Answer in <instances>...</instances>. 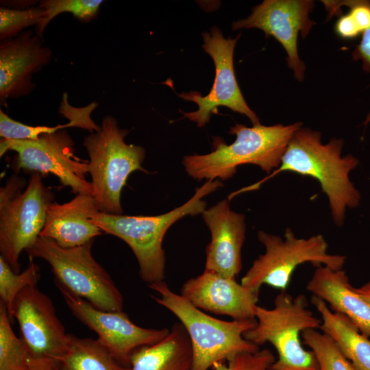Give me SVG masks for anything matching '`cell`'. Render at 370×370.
<instances>
[{
	"mask_svg": "<svg viewBox=\"0 0 370 370\" xmlns=\"http://www.w3.org/2000/svg\"><path fill=\"white\" fill-rule=\"evenodd\" d=\"M180 295L200 310L237 321L256 319L258 293L234 278L204 271L184 283Z\"/></svg>",
	"mask_w": 370,
	"mask_h": 370,
	"instance_id": "cell-16",
	"label": "cell"
},
{
	"mask_svg": "<svg viewBox=\"0 0 370 370\" xmlns=\"http://www.w3.org/2000/svg\"><path fill=\"white\" fill-rule=\"evenodd\" d=\"M301 336L304 343L314 354L318 370H357L328 335L309 329L303 331Z\"/></svg>",
	"mask_w": 370,
	"mask_h": 370,
	"instance_id": "cell-24",
	"label": "cell"
},
{
	"mask_svg": "<svg viewBox=\"0 0 370 370\" xmlns=\"http://www.w3.org/2000/svg\"><path fill=\"white\" fill-rule=\"evenodd\" d=\"M99 212L94 197L89 194H77L64 204L53 201L48 208L40 236L52 239L63 248L84 245L103 233L90 221Z\"/></svg>",
	"mask_w": 370,
	"mask_h": 370,
	"instance_id": "cell-18",
	"label": "cell"
},
{
	"mask_svg": "<svg viewBox=\"0 0 370 370\" xmlns=\"http://www.w3.org/2000/svg\"><path fill=\"white\" fill-rule=\"evenodd\" d=\"M45 14L39 5L26 9L0 8V40L11 39L30 26H37Z\"/></svg>",
	"mask_w": 370,
	"mask_h": 370,
	"instance_id": "cell-27",
	"label": "cell"
},
{
	"mask_svg": "<svg viewBox=\"0 0 370 370\" xmlns=\"http://www.w3.org/2000/svg\"><path fill=\"white\" fill-rule=\"evenodd\" d=\"M258 239L265 252L253 262L241 282L256 293L264 284L285 291L295 269L306 262L335 270L342 269L345 263V256L328 254V245L321 234L299 238L288 227L283 238L260 230Z\"/></svg>",
	"mask_w": 370,
	"mask_h": 370,
	"instance_id": "cell-8",
	"label": "cell"
},
{
	"mask_svg": "<svg viewBox=\"0 0 370 370\" xmlns=\"http://www.w3.org/2000/svg\"><path fill=\"white\" fill-rule=\"evenodd\" d=\"M370 121V114L369 116L367 118L365 122L364 123L365 125H367V123H369Z\"/></svg>",
	"mask_w": 370,
	"mask_h": 370,
	"instance_id": "cell-35",
	"label": "cell"
},
{
	"mask_svg": "<svg viewBox=\"0 0 370 370\" xmlns=\"http://www.w3.org/2000/svg\"><path fill=\"white\" fill-rule=\"evenodd\" d=\"M311 301L321 315L322 332L328 335L357 370H370V339L343 314L332 311L316 296Z\"/></svg>",
	"mask_w": 370,
	"mask_h": 370,
	"instance_id": "cell-21",
	"label": "cell"
},
{
	"mask_svg": "<svg viewBox=\"0 0 370 370\" xmlns=\"http://www.w3.org/2000/svg\"><path fill=\"white\" fill-rule=\"evenodd\" d=\"M53 198L40 173H33L25 191L0 206V257L15 273L20 271L21 252L40 236Z\"/></svg>",
	"mask_w": 370,
	"mask_h": 370,
	"instance_id": "cell-11",
	"label": "cell"
},
{
	"mask_svg": "<svg viewBox=\"0 0 370 370\" xmlns=\"http://www.w3.org/2000/svg\"><path fill=\"white\" fill-rule=\"evenodd\" d=\"M353 59L361 60L363 70L370 73V27L362 34L361 41L352 53Z\"/></svg>",
	"mask_w": 370,
	"mask_h": 370,
	"instance_id": "cell-30",
	"label": "cell"
},
{
	"mask_svg": "<svg viewBox=\"0 0 370 370\" xmlns=\"http://www.w3.org/2000/svg\"><path fill=\"white\" fill-rule=\"evenodd\" d=\"M8 151L17 154L12 162L16 171L51 173L73 193L92 195L91 183L85 177L88 173V162L75 155L74 142L64 129L42 134L38 140L2 138L0 156Z\"/></svg>",
	"mask_w": 370,
	"mask_h": 370,
	"instance_id": "cell-9",
	"label": "cell"
},
{
	"mask_svg": "<svg viewBox=\"0 0 370 370\" xmlns=\"http://www.w3.org/2000/svg\"><path fill=\"white\" fill-rule=\"evenodd\" d=\"M130 131L119 127L112 116H106L99 131L90 132L83 141L90 160L92 196L99 211L123 214L121 195L130 175L135 171L149 173L143 166L145 149L140 145L127 144Z\"/></svg>",
	"mask_w": 370,
	"mask_h": 370,
	"instance_id": "cell-5",
	"label": "cell"
},
{
	"mask_svg": "<svg viewBox=\"0 0 370 370\" xmlns=\"http://www.w3.org/2000/svg\"><path fill=\"white\" fill-rule=\"evenodd\" d=\"M356 292L370 305V282L359 288H354Z\"/></svg>",
	"mask_w": 370,
	"mask_h": 370,
	"instance_id": "cell-34",
	"label": "cell"
},
{
	"mask_svg": "<svg viewBox=\"0 0 370 370\" xmlns=\"http://www.w3.org/2000/svg\"><path fill=\"white\" fill-rule=\"evenodd\" d=\"M64 370H131L119 363L98 339L69 334L66 352L57 360Z\"/></svg>",
	"mask_w": 370,
	"mask_h": 370,
	"instance_id": "cell-22",
	"label": "cell"
},
{
	"mask_svg": "<svg viewBox=\"0 0 370 370\" xmlns=\"http://www.w3.org/2000/svg\"><path fill=\"white\" fill-rule=\"evenodd\" d=\"M211 235L206 247L204 271L234 278L242 269L241 249L245 239V217L231 210L223 199L201 214Z\"/></svg>",
	"mask_w": 370,
	"mask_h": 370,
	"instance_id": "cell-17",
	"label": "cell"
},
{
	"mask_svg": "<svg viewBox=\"0 0 370 370\" xmlns=\"http://www.w3.org/2000/svg\"><path fill=\"white\" fill-rule=\"evenodd\" d=\"M40 278V268L29 257L27 268L21 273H15L8 264L0 257V298L6 306L12 321V310L16 295L25 288L36 286Z\"/></svg>",
	"mask_w": 370,
	"mask_h": 370,
	"instance_id": "cell-25",
	"label": "cell"
},
{
	"mask_svg": "<svg viewBox=\"0 0 370 370\" xmlns=\"http://www.w3.org/2000/svg\"><path fill=\"white\" fill-rule=\"evenodd\" d=\"M159 297L154 301L175 315L191 343V370H208L217 362H225L242 353H254L259 347L243 337L256 325V320L231 321L214 318L193 306L164 282L147 284Z\"/></svg>",
	"mask_w": 370,
	"mask_h": 370,
	"instance_id": "cell-4",
	"label": "cell"
},
{
	"mask_svg": "<svg viewBox=\"0 0 370 370\" xmlns=\"http://www.w3.org/2000/svg\"><path fill=\"white\" fill-rule=\"evenodd\" d=\"M31 355L11 327L5 305L0 301V370H28Z\"/></svg>",
	"mask_w": 370,
	"mask_h": 370,
	"instance_id": "cell-23",
	"label": "cell"
},
{
	"mask_svg": "<svg viewBox=\"0 0 370 370\" xmlns=\"http://www.w3.org/2000/svg\"><path fill=\"white\" fill-rule=\"evenodd\" d=\"M51 50L33 31L21 32L0 44V102L29 95L34 88L32 75L48 64Z\"/></svg>",
	"mask_w": 370,
	"mask_h": 370,
	"instance_id": "cell-15",
	"label": "cell"
},
{
	"mask_svg": "<svg viewBox=\"0 0 370 370\" xmlns=\"http://www.w3.org/2000/svg\"><path fill=\"white\" fill-rule=\"evenodd\" d=\"M192 365L191 343L180 322L163 340L136 349L130 357L131 370H191Z\"/></svg>",
	"mask_w": 370,
	"mask_h": 370,
	"instance_id": "cell-20",
	"label": "cell"
},
{
	"mask_svg": "<svg viewBox=\"0 0 370 370\" xmlns=\"http://www.w3.org/2000/svg\"><path fill=\"white\" fill-rule=\"evenodd\" d=\"M301 127V122L251 127L236 123L228 132L236 137L233 143L227 145L221 138L213 136L212 151L186 156L182 164L187 174L198 181L229 180L238 166L246 164L257 165L271 173L280 166L291 138Z\"/></svg>",
	"mask_w": 370,
	"mask_h": 370,
	"instance_id": "cell-2",
	"label": "cell"
},
{
	"mask_svg": "<svg viewBox=\"0 0 370 370\" xmlns=\"http://www.w3.org/2000/svg\"><path fill=\"white\" fill-rule=\"evenodd\" d=\"M343 143V140L333 138L323 144L319 132L301 127L293 134L278 169L256 183L232 193L228 199L242 193L258 190L281 172L291 171L312 177L319 182L328 198L334 224L342 226L347 208L357 207L360 200L359 192L349 177L358 160L351 154L342 156Z\"/></svg>",
	"mask_w": 370,
	"mask_h": 370,
	"instance_id": "cell-1",
	"label": "cell"
},
{
	"mask_svg": "<svg viewBox=\"0 0 370 370\" xmlns=\"http://www.w3.org/2000/svg\"><path fill=\"white\" fill-rule=\"evenodd\" d=\"M68 127L67 124L54 127L30 126L11 119L0 110V136L5 140H38L42 134L53 133Z\"/></svg>",
	"mask_w": 370,
	"mask_h": 370,
	"instance_id": "cell-28",
	"label": "cell"
},
{
	"mask_svg": "<svg viewBox=\"0 0 370 370\" xmlns=\"http://www.w3.org/2000/svg\"><path fill=\"white\" fill-rule=\"evenodd\" d=\"M93 241L63 248L52 239L39 236L25 251L29 257L40 258L49 263L55 283L99 310L122 311L123 295L108 272L94 258Z\"/></svg>",
	"mask_w": 370,
	"mask_h": 370,
	"instance_id": "cell-7",
	"label": "cell"
},
{
	"mask_svg": "<svg viewBox=\"0 0 370 370\" xmlns=\"http://www.w3.org/2000/svg\"><path fill=\"white\" fill-rule=\"evenodd\" d=\"M12 319L18 321L21 338L30 355L58 360L68 350L69 334L56 315L53 301L37 286H29L16 297Z\"/></svg>",
	"mask_w": 370,
	"mask_h": 370,
	"instance_id": "cell-14",
	"label": "cell"
},
{
	"mask_svg": "<svg viewBox=\"0 0 370 370\" xmlns=\"http://www.w3.org/2000/svg\"><path fill=\"white\" fill-rule=\"evenodd\" d=\"M241 34L235 38H225L221 31L216 26L210 32H203L202 48L213 60L215 76L210 92L205 96L197 91L182 92L179 97L197 103L198 109L184 112L186 118L202 127L208 123L212 114H218V108L224 106L235 112L245 115L253 125L260 124L256 113L247 104L237 83L234 69V51Z\"/></svg>",
	"mask_w": 370,
	"mask_h": 370,
	"instance_id": "cell-10",
	"label": "cell"
},
{
	"mask_svg": "<svg viewBox=\"0 0 370 370\" xmlns=\"http://www.w3.org/2000/svg\"><path fill=\"white\" fill-rule=\"evenodd\" d=\"M275 358L267 349L254 353H242L225 362L214 363L213 370H271Z\"/></svg>",
	"mask_w": 370,
	"mask_h": 370,
	"instance_id": "cell-29",
	"label": "cell"
},
{
	"mask_svg": "<svg viewBox=\"0 0 370 370\" xmlns=\"http://www.w3.org/2000/svg\"><path fill=\"white\" fill-rule=\"evenodd\" d=\"M28 370H64L60 363L49 357L31 356L29 359Z\"/></svg>",
	"mask_w": 370,
	"mask_h": 370,
	"instance_id": "cell-33",
	"label": "cell"
},
{
	"mask_svg": "<svg viewBox=\"0 0 370 370\" xmlns=\"http://www.w3.org/2000/svg\"><path fill=\"white\" fill-rule=\"evenodd\" d=\"M25 186L23 178L16 175H12L7 181L5 186L0 190V206L8 202L17 195L22 193L21 190Z\"/></svg>",
	"mask_w": 370,
	"mask_h": 370,
	"instance_id": "cell-32",
	"label": "cell"
},
{
	"mask_svg": "<svg viewBox=\"0 0 370 370\" xmlns=\"http://www.w3.org/2000/svg\"><path fill=\"white\" fill-rule=\"evenodd\" d=\"M334 29L336 34L344 39L355 38L362 34L348 13L341 15L336 22Z\"/></svg>",
	"mask_w": 370,
	"mask_h": 370,
	"instance_id": "cell-31",
	"label": "cell"
},
{
	"mask_svg": "<svg viewBox=\"0 0 370 370\" xmlns=\"http://www.w3.org/2000/svg\"><path fill=\"white\" fill-rule=\"evenodd\" d=\"M103 2L102 0L42 1L39 6L45 10V14L36 26V34L42 38L43 32L49 22L64 12H70L80 21H89L96 16Z\"/></svg>",
	"mask_w": 370,
	"mask_h": 370,
	"instance_id": "cell-26",
	"label": "cell"
},
{
	"mask_svg": "<svg viewBox=\"0 0 370 370\" xmlns=\"http://www.w3.org/2000/svg\"><path fill=\"white\" fill-rule=\"evenodd\" d=\"M256 325L243 334L248 341L258 345L270 343L278 353L271 370H318L313 352L301 343L303 331L319 328L321 320L308 308L303 295L293 297L284 291L277 295L274 307H256Z\"/></svg>",
	"mask_w": 370,
	"mask_h": 370,
	"instance_id": "cell-6",
	"label": "cell"
},
{
	"mask_svg": "<svg viewBox=\"0 0 370 370\" xmlns=\"http://www.w3.org/2000/svg\"><path fill=\"white\" fill-rule=\"evenodd\" d=\"M223 186L221 180L206 181L183 205L157 216H132L98 212L90 221L106 234L125 241L135 255L139 275L147 284L164 281L165 252L164 237L169 227L180 219L195 216L206 210L204 197Z\"/></svg>",
	"mask_w": 370,
	"mask_h": 370,
	"instance_id": "cell-3",
	"label": "cell"
},
{
	"mask_svg": "<svg viewBox=\"0 0 370 370\" xmlns=\"http://www.w3.org/2000/svg\"><path fill=\"white\" fill-rule=\"evenodd\" d=\"M55 284L71 313L97 334V339L123 365L130 367V357L136 349L154 345L169 334L170 330L166 328L140 327L134 323L123 310H99L62 285Z\"/></svg>",
	"mask_w": 370,
	"mask_h": 370,
	"instance_id": "cell-12",
	"label": "cell"
},
{
	"mask_svg": "<svg viewBox=\"0 0 370 370\" xmlns=\"http://www.w3.org/2000/svg\"><path fill=\"white\" fill-rule=\"evenodd\" d=\"M314 7L311 0H264L247 18L233 22L232 28H257L274 37L285 49L295 78L301 82L306 66L298 55L297 38L300 34L305 38L315 24L309 17Z\"/></svg>",
	"mask_w": 370,
	"mask_h": 370,
	"instance_id": "cell-13",
	"label": "cell"
},
{
	"mask_svg": "<svg viewBox=\"0 0 370 370\" xmlns=\"http://www.w3.org/2000/svg\"><path fill=\"white\" fill-rule=\"evenodd\" d=\"M306 289L328 304L332 311L347 317L362 334L370 337V305L356 292L344 270L317 266Z\"/></svg>",
	"mask_w": 370,
	"mask_h": 370,
	"instance_id": "cell-19",
	"label": "cell"
}]
</instances>
